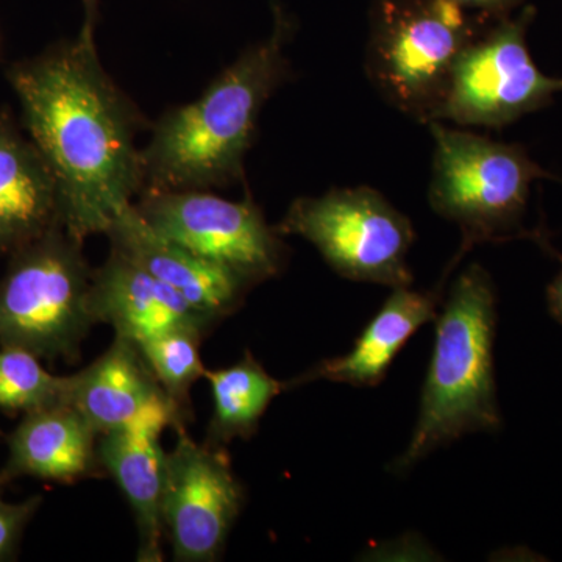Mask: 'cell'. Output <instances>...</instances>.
I'll return each instance as SVG.
<instances>
[{
  "mask_svg": "<svg viewBox=\"0 0 562 562\" xmlns=\"http://www.w3.org/2000/svg\"><path fill=\"white\" fill-rule=\"evenodd\" d=\"M90 310L95 324L136 344L173 330L205 336L216 324L113 247L101 268L92 269Z\"/></svg>",
  "mask_w": 562,
  "mask_h": 562,
  "instance_id": "7c38bea8",
  "label": "cell"
},
{
  "mask_svg": "<svg viewBox=\"0 0 562 562\" xmlns=\"http://www.w3.org/2000/svg\"><path fill=\"white\" fill-rule=\"evenodd\" d=\"M60 224V195L49 162L22 135L9 111L0 113V255L36 241Z\"/></svg>",
  "mask_w": 562,
  "mask_h": 562,
  "instance_id": "9a60e30c",
  "label": "cell"
},
{
  "mask_svg": "<svg viewBox=\"0 0 562 562\" xmlns=\"http://www.w3.org/2000/svg\"><path fill=\"white\" fill-rule=\"evenodd\" d=\"M187 414L171 401L155 403L138 417L99 435L98 457L131 505L138 528L140 562L162 561L165 527L161 519L162 469L166 428L184 425Z\"/></svg>",
  "mask_w": 562,
  "mask_h": 562,
  "instance_id": "8fae6325",
  "label": "cell"
},
{
  "mask_svg": "<svg viewBox=\"0 0 562 562\" xmlns=\"http://www.w3.org/2000/svg\"><path fill=\"white\" fill-rule=\"evenodd\" d=\"M492 21L452 0H373L366 76L384 102L427 125L438 120L454 63Z\"/></svg>",
  "mask_w": 562,
  "mask_h": 562,
  "instance_id": "5b68a950",
  "label": "cell"
},
{
  "mask_svg": "<svg viewBox=\"0 0 562 562\" xmlns=\"http://www.w3.org/2000/svg\"><path fill=\"white\" fill-rule=\"evenodd\" d=\"M165 454L161 519L173 560L213 562L221 558L246 503V491L225 447L199 443L184 425Z\"/></svg>",
  "mask_w": 562,
  "mask_h": 562,
  "instance_id": "30bf717a",
  "label": "cell"
},
{
  "mask_svg": "<svg viewBox=\"0 0 562 562\" xmlns=\"http://www.w3.org/2000/svg\"><path fill=\"white\" fill-rule=\"evenodd\" d=\"M81 3H83L85 22L80 35L94 38L95 25L101 16V0H81Z\"/></svg>",
  "mask_w": 562,
  "mask_h": 562,
  "instance_id": "cb8c5ba5",
  "label": "cell"
},
{
  "mask_svg": "<svg viewBox=\"0 0 562 562\" xmlns=\"http://www.w3.org/2000/svg\"><path fill=\"white\" fill-rule=\"evenodd\" d=\"M272 10L268 38L247 47L198 101L166 111L154 125L140 150L144 190H209L244 180L261 111L290 79L286 47L295 22L279 3Z\"/></svg>",
  "mask_w": 562,
  "mask_h": 562,
  "instance_id": "7a4b0ae2",
  "label": "cell"
},
{
  "mask_svg": "<svg viewBox=\"0 0 562 562\" xmlns=\"http://www.w3.org/2000/svg\"><path fill=\"white\" fill-rule=\"evenodd\" d=\"M435 322L412 441L390 468L397 475L464 436L502 430L494 368L497 291L482 265L473 262L453 280Z\"/></svg>",
  "mask_w": 562,
  "mask_h": 562,
  "instance_id": "3957f363",
  "label": "cell"
},
{
  "mask_svg": "<svg viewBox=\"0 0 562 562\" xmlns=\"http://www.w3.org/2000/svg\"><path fill=\"white\" fill-rule=\"evenodd\" d=\"M427 127L435 140L428 203L462 233L454 265L476 244L531 238L542 246L549 239L546 233L525 231L524 217L531 184L557 177L532 160L522 144L502 143L441 121Z\"/></svg>",
  "mask_w": 562,
  "mask_h": 562,
  "instance_id": "277c9868",
  "label": "cell"
},
{
  "mask_svg": "<svg viewBox=\"0 0 562 562\" xmlns=\"http://www.w3.org/2000/svg\"><path fill=\"white\" fill-rule=\"evenodd\" d=\"M135 206L155 232L251 288L276 279L286 266L288 247L250 195L228 201L206 190H144Z\"/></svg>",
  "mask_w": 562,
  "mask_h": 562,
  "instance_id": "9c48e42d",
  "label": "cell"
},
{
  "mask_svg": "<svg viewBox=\"0 0 562 562\" xmlns=\"http://www.w3.org/2000/svg\"><path fill=\"white\" fill-rule=\"evenodd\" d=\"M2 482H5V480H3V475H0V483Z\"/></svg>",
  "mask_w": 562,
  "mask_h": 562,
  "instance_id": "d4e9b609",
  "label": "cell"
},
{
  "mask_svg": "<svg viewBox=\"0 0 562 562\" xmlns=\"http://www.w3.org/2000/svg\"><path fill=\"white\" fill-rule=\"evenodd\" d=\"M69 376L47 372L40 358L20 347H0V408L33 413L68 405Z\"/></svg>",
  "mask_w": 562,
  "mask_h": 562,
  "instance_id": "d6986e66",
  "label": "cell"
},
{
  "mask_svg": "<svg viewBox=\"0 0 562 562\" xmlns=\"http://www.w3.org/2000/svg\"><path fill=\"white\" fill-rule=\"evenodd\" d=\"M22 124L49 162L60 224L74 238L105 235L144 190L136 135L143 114L103 69L94 38L77 35L7 70Z\"/></svg>",
  "mask_w": 562,
  "mask_h": 562,
  "instance_id": "6da1fadb",
  "label": "cell"
},
{
  "mask_svg": "<svg viewBox=\"0 0 562 562\" xmlns=\"http://www.w3.org/2000/svg\"><path fill=\"white\" fill-rule=\"evenodd\" d=\"M99 432L70 405L24 414L9 439L3 480L33 476L44 482L76 483L98 476Z\"/></svg>",
  "mask_w": 562,
  "mask_h": 562,
  "instance_id": "2e32d148",
  "label": "cell"
},
{
  "mask_svg": "<svg viewBox=\"0 0 562 562\" xmlns=\"http://www.w3.org/2000/svg\"><path fill=\"white\" fill-rule=\"evenodd\" d=\"M68 376V405L83 414L99 435L128 424L155 403L171 401L138 344L121 336H114L105 353L88 368Z\"/></svg>",
  "mask_w": 562,
  "mask_h": 562,
  "instance_id": "e0dca14e",
  "label": "cell"
},
{
  "mask_svg": "<svg viewBox=\"0 0 562 562\" xmlns=\"http://www.w3.org/2000/svg\"><path fill=\"white\" fill-rule=\"evenodd\" d=\"M536 9L492 21L460 55L438 120L458 127L498 128L552 105L562 77L546 76L532 60L527 35Z\"/></svg>",
  "mask_w": 562,
  "mask_h": 562,
  "instance_id": "ba28073f",
  "label": "cell"
},
{
  "mask_svg": "<svg viewBox=\"0 0 562 562\" xmlns=\"http://www.w3.org/2000/svg\"><path fill=\"white\" fill-rule=\"evenodd\" d=\"M276 231L313 244L342 279L391 290L413 284L406 260L416 241L412 221L373 188H335L295 199Z\"/></svg>",
  "mask_w": 562,
  "mask_h": 562,
  "instance_id": "52a82bcc",
  "label": "cell"
},
{
  "mask_svg": "<svg viewBox=\"0 0 562 562\" xmlns=\"http://www.w3.org/2000/svg\"><path fill=\"white\" fill-rule=\"evenodd\" d=\"M543 249L554 255L562 265V255L553 249L552 244H547ZM547 305H549V312L552 314L553 319L562 325V266L561 271L558 272V276L554 277L552 283L547 288Z\"/></svg>",
  "mask_w": 562,
  "mask_h": 562,
  "instance_id": "603a6c76",
  "label": "cell"
},
{
  "mask_svg": "<svg viewBox=\"0 0 562 562\" xmlns=\"http://www.w3.org/2000/svg\"><path fill=\"white\" fill-rule=\"evenodd\" d=\"M452 2L487 20H501L520 9L525 0H452Z\"/></svg>",
  "mask_w": 562,
  "mask_h": 562,
  "instance_id": "7402d4cb",
  "label": "cell"
},
{
  "mask_svg": "<svg viewBox=\"0 0 562 562\" xmlns=\"http://www.w3.org/2000/svg\"><path fill=\"white\" fill-rule=\"evenodd\" d=\"M203 379L213 397L205 442L216 447H227L235 439L249 441L273 398L286 391V383L269 375L250 350L228 368L206 369Z\"/></svg>",
  "mask_w": 562,
  "mask_h": 562,
  "instance_id": "ac0fdd59",
  "label": "cell"
},
{
  "mask_svg": "<svg viewBox=\"0 0 562 562\" xmlns=\"http://www.w3.org/2000/svg\"><path fill=\"white\" fill-rule=\"evenodd\" d=\"M449 271L430 291L394 288L382 308L366 325L349 353L327 358L288 380L286 391L327 380L357 387H375L386 379L392 361L420 327L435 321L441 308Z\"/></svg>",
  "mask_w": 562,
  "mask_h": 562,
  "instance_id": "5bb4252c",
  "label": "cell"
},
{
  "mask_svg": "<svg viewBox=\"0 0 562 562\" xmlns=\"http://www.w3.org/2000/svg\"><path fill=\"white\" fill-rule=\"evenodd\" d=\"M91 277L83 241L61 225L14 251L0 281V347H20L40 360L79 361L95 324Z\"/></svg>",
  "mask_w": 562,
  "mask_h": 562,
  "instance_id": "8992f818",
  "label": "cell"
},
{
  "mask_svg": "<svg viewBox=\"0 0 562 562\" xmlns=\"http://www.w3.org/2000/svg\"><path fill=\"white\" fill-rule=\"evenodd\" d=\"M105 235L113 249L216 322L238 312L251 290L241 277L155 232L135 203L117 214Z\"/></svg>",
  "mask_w": 562,
  "mask_h": 562,
  "instance_id": "4fadbf2b",
  "label": "cell"
},
{
  "mask_svg": "<svg viewBox=\"0 0 562 562\" xmlns=\"http://www.w3.org/2000/svg\"><path fill=\"white\" fill-rule=\"evenodd\" d=\"M40 505V497L20 503L3 502L0 498V560L13 552L20 542L22 531L38 512Z\"/></svg>",
  "mask_w": 562,
  "mask_h": 562,
  "instance_id": "44dd1931",
  "label": "cell"
},
{
  "mask_svg": "<svg viewBox=\"0 0 562 562\" xmlns=\"http://www.w3.org/2000/svg\"><path fill=\"white\" fill-rule=\"evenodd\" d=\"M202 338L194 331L173 330L138 344L162 391L184 414L190 409L192 384L206 372L201 357Z\"/></svg>",
  "mask_w": 562,
  "mask_h": 562,
  "instance_id": "ffe728a7",
  "label": "cell"
}]
</instances>
